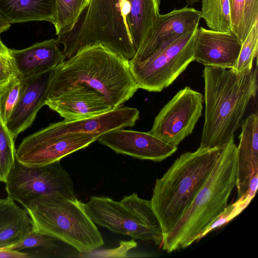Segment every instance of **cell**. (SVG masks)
<instances>
[{"label": "cell", "mask_w": 258, "mask_h": 258, "mask_svg": "<svg viewBox=\"0 0 258 258\" xmlns=\"http://www.w3.org/2000/svg\"><path fill=\"white\" fill-rule=\"evenodd\" d=\"M205 121L200 146L221 148L234 138L257 89V68L237 72L205 66L203 73Z\"/></svg>", "instance_id": "cell-1"}, {"label": "cell", "mask_w": 258, "mask_h": 258, "mask_svg": "<svg viewBox=\"0 0 258 258\" xmlns=\"http://www.w3.org/2000/svg\"><path fill=\"white\" fill-rule=\"evenodd\" d=\"M128 61L101 45L85 47L55 68L47 99L84 85L100 93L112 109L118 107L139 89Z\"/></svg>", "instance_id": "cell-2"}, {"label": "cell", "mask_w": 258, "mask_h": 258, "mask_svg": "<svg viewBox=\"0 0 258 258\" xmlns=\"http://www.w3.org/2000/svg\"><path fill=\"white\" fill-rule=\"evenodd\" d=\"M237 146L234 138L222 149L208 177L192 203L171 230L163 236L162 248L168 253L184 249L223 213L236 186Z\"/></svg>", "instance_id": "cell-3"}, {"label": "cell", "mask_w": 258, "mask_h": 258, "mask_svg": "<svg viewBox=\"0 0 258 258\" xmlns=\"http://www.w3.org/2000/svg\"><path fill=\"white\" fill-rule=\"evenodd\" d=\"M222 147H200L194 152H185L156 180L150 201L163 236L192 203L211 173Z\"/></svg>", "instance_id": "cell-4"}, {"label": "cell", "mask_w": 258, "mask_h": 258, "mask_svg": "<svg viewBox=\"0 0 258 258\" xmlns=\"http://www.w3.org/2000/svg\"><path fill=\"white\" fill-rule=\"evenodd\" d=\"M127 13L123 0H90L69 32L58 36L68 58L81 49L101 45L125 59H132L136 50L128 30Z\"/></svg>", "instance_id": "cell-5"}, {"label": "cell", "mask_w": 258, "mask_h": 258, "mask_svg": "<svg viewBox=\"0 0 258 258\" xmlns=\"http://www.w3.org/2000/svg\"><path fill=\"white\" fill-rule=\"evenodd\" d=\"M32 228L65 242L80 252H90L104 244L102 235L86 213L84 203L71 200L41 197L24 207Z\"/></svg>", "instance_id": "cell-6"}, {"label": "cell", "mask_w": 258, "mask_h": 258, "mask_svg": "<svg viewBox=\"0 0 258 258\" xmlns=\"http://www.w3.org/2000/svg\"><path fill=\"white\" fill-rule=\"evenodd\" d=\"M84 209L95 224L162 246L163 232L151 201L140 198L136 193L119 201L106 197H91L84 204Z\"/></svg>", "instance_id": "cell-7"}, {"label": "cell", "mask_w": 258, "mask_h": 258, "mask_svg": "<svg viewBox=\"0 0 258 258\" xmlns=\"http://www.w3.org/2000/svg\"><path fill=\"white\" fill-rule=\"evenodd\" d=\"M5 183L7 198L20 203L24 207L41 197L77 199L71 177L60 161L30 167L16 159Z\"/></svg>", "instance_id": "cell-8"}, {"label": "cell", "mask_w": 258, "mask_h": 258, "mask_svg": "<svg viewBox=\"0 0 258 258\" xmlns=\"http://www.w3.org/2000/svg\"><path fill=\"white\" fill-rule=\"evenodd\" d=\"M198 28L142 62L128 61L131 74L139 88L149 92H161L177 78L194 61Z\"/></svg>", "instance_id": "cell-9"}, {"label": "cell", "mask_w": 258, "mask_h": 258, "mask_svg": "<svg viewBox=\"0 0 258 258\" xmlns=\"http://www.w3.org/2000/svg\"><path fill=\"white\" fill-rule=\"evenodd\" d=\"M204 96L186 86L179 90L155 117L150 134L177 146L190 135L202 115Z\"/></svg>", "instance_id": "cell-10"}, {"label": "cell", "mask_w": 258, "mask_h": 258, "mask_svg": "<svg viewBox=\"0 0 258 258\" xmlns=\"http://www.w3.org/2000/svg\"><path fill=\"white\" fill-rule=\"evenodd\" d=\"M99 136L98 134H79L53 137L39 130L22 140L16 150V159L30 167L50 164L86 148Z\"/></svg>", "instance_id": "cell-11"}, {"label": "cell", "mask_w": 258, "mask_h": 258, "mask_svg": "<svg viewBox=\"0 0 258 258\" xmlns=\"http://www.w3.org/2000/svg\"><path fill=\"white\" fill-rule=\"evenodd\" d=\"M201 19V11L187 6L174 9L166 14H160L130 61L145 60L183 35L198 28Z\"/></svg>", "instance_id": "cell-12"}, {"label": "cell", "mask_w": 258, "mask_h": 258, "mask_svg": "<svg viewBox=\"0 0 258 258\" xmlns=\"http://www.w3.org/2000/svg\"><path fill=\"white\" fill-rule=\"evenodd\" d=\"M99 142L118 154L134 158L160 162L174 153L177 147L149 132L113 130L99 136Z\"/></svg>", "instance_id": "cell-13"}, {"label": "cell", "mask_w": 258, "mask_h": 258, "mask_svg": "<svg viewBox=\"0 0 258 258\" xmlns=\"http://www.w3.org/2000/svg\"><path fill=\"white\" fill-rule=\"evenodd\" d=\"M237 147V200L253 198L258 185V114L252 113L242 121Z\"/></svg>", "instance_id": "cell-14"}, {"label": "cell", "mask_w": 258, "mask_h": 258, "mask_svg": "<svg viewBox=\"0 0 258 258\" xmlns=\"http://www.w3.org/2000/svg\"><path fill=\"white\" fill-rule=\"evenodd\" d=\"M55 68L23 78L20 97L6 122L14 139L31 125L38 112L46 105Z\"/></svg>", "instance_id": "cell-15"}, {"label": "cell", "mask_w": 258, "mask_h": 258, "mask_svg": "<svg viewBox=\"0 0 258 258\" xmlns=\"http://www.w3.org/2000/svg\"><path fill=\"white\" fill-rule=\"evenodd\" d=\"M136 108L121 105L94 117L67 121L63 120L50 124L41 131L49 136L63 137L79 134L101 135L108 131L135 125L139 118Z\"/></svg>", "instance_id": "cell-16"}, {"label": "cell", "mask_w": 258, "mask_h": 258, "mask_svg": "<svg viewBox=\"0 0 258 258\" xmlns=\"http://www.w3.org/2000/svg\"><path fill=\"white\" fill-rule=\"evenodd\" d=\"M241 45V41L232 31L198 28L194 60L205 66L234 69Z\"/></svg>", "instance_id": "cell-17"}, {"label": "cell", "mask_w": 258, "mask_h": 258, "mask_svg": "<svg viewBox=\"0 0 258 258\" xmlns=\"http://www.w3.org/2000/svg\"><path fill=\"white\" fill-rule=\"evenodd\" d=\"M46 105L67 121L94 117L112 109L100 93L84 85L68 88L47 99Z\"/></svg>", "instance_id": "cell-18"}, {"label": "cell", "mask_w": 258, "mask_h": 258, "mask_svg": "<svg viewBox=\"0 0 258 258\" xmlns=\"http://www.w3.org/2000/svg\"><path fill=\"white\" fill-rule=\"evenodd\" d=\"M9 54L22 78L55 68L66 59L55 39L37 42L23 49H9Z\"/></svg>", "instance_id": "cell-19"}, {"label": "cell", "mask_w": 258, "mask_h": 258, "mask_svg": "<svg viewBox=\"0 0 258 258\" xmlns=\"http://www.w3.org/2000/svg\"><path fill=\"white\" fill-rule=\"evenodd\" d=\"M32 229L27 212L8 198L0 199V249L22 242Z\"/></svg>", "instance_id": "cell-20"}, {"label": "cell", "mask_w": 258, "mask_h": 258, "mask_svg": "<svg viewBox=\"0 0 258 258\" xmlns=\"http://www.w3.org/2000/svg\"><path fill=\"white\" fill-rule=\"evenodd\" d=\"M127 13L126 24L136 51L155 24L159 14V0H123Z\"/></svg>", "instance_id": "cell-21"}, {"label": "cell", "mask_w": 258, "mask_h": 258, "mask_svg": "<svg viewBox=\"0 0 258 258\" xmlns=\"http://www.w3.org/2000/svg\"><path fill=\"white\" fill-rule=\"evenodd\" d=\"M55 0H0V14L11 24L30 21L53 23Z\"/></svg>", "instance_id": "cell-22"}, {"label": "cell", "mask_w": 258, "mask_h": 258, "mask_svg": "<svg viewBox=\"0 0 258 258\" xmlns=\"http://www.w3.org/2000/svg\"><path fill=\"white\" fill-rule=\"evenodd\" d=\"M90 0H55L53 24L58 36L71 31Z\"/></svg>", "instance_id": "cell-23"}, {"label": "cell", "mask_w": 258, "mask_h": 258, "mask_svg": "<svg viewBox=\"0 0 258 258\" xmlns=\"http://www.w3.org/2000/svg\"><path fill=\"white\" fill-rule=\"evenodd\" d=\"M201 14L210 29L232 31L229 0H202Z\"/></svg>", "instance_id": "cell-24"}, {"label": "cell", "mask_w": 258, "mask_h": 258, "mask_svg": "<svg viewBox=\"0 0 258 258\" xmlns=\"http://www.w3.org/2000/svg\"><path fill=\"white\" fill-rule=\"evenodd\" d=\"M56 238L32 229L21 242L8 249L30 254L31 258L50 257V251L57 247Z\"/></svg>", "instance_id": "cell-25"}, {"label": "cell", "mask_w": 258, "mask_h": 258, "mask_svg": "<svg viewBox=\"0 0 258 258\" xmlns=\"http://www.w3.org/2000/svg\"><path fill=\"white\" fill-rule=\"evenodd\" d=\"M14 140L0 114V182L5 183L15 164Z\"/></svg>", "instance_id": "cell-26"}, {"label": "cell", "mask_w": 258, "mask_h": 258, "mask_svg": "<svg viewBox=\"0 0 258 258\" xmlns=\"http://www.w3.org/2000/svg\"><path fill=\"white\" fill-rule=\"evenodd\" d=\"M23 78L18 75L0 88V114L6 123L21 94Z\"/></svg>", "instance_id": "cell-27"}, {"label": "cell", "mask_w": 258, "mask_h": 258, "mask_svg": "<svg viewBox=\"0 0 258 258\" xmlns=\"http://www.w3.org/2000/svg\"><path fill=\"white\" fill-rule=\"evenodd\" d=\"M258 48V20L250 30L242 43L240 51L234 69L241 72L253 68V61L257 55Z\"/></svg>", "instance_id": "cell-28"}, {"label": "cell", "mask_w": 258, "mask_h": 258, "mask_svg": "<svg viewBox=\"0 0 258 258\" xmlns=\"http://www.w3.org/2000/svg\"><path fill=\"white\" fill-rule=\"evenodd\" d=\"M250 203L247 200L244 201L239 199L234 203L228 205L223 213L215 220V221L202 234L201 239L213 230L218 228L229 222L239 215Z\"/></svg>", "instance_id": "cell-29"}, {"label": "cell", "mask_w": 258, "mask_h": 258, "mask_svg": "<svg viewBox=\"0 0 258 258\" xmlns=\"http://www.w3.org/2000/svg\"><path fill=\"white\" fill-rule=\"evenodd\" d=\"M258 20V0H244L242 19V43Z\"/></svg>", "instance_id": "cell-30"}, {"label": "cell", "mask_w": 258, "mask_h": 258, "mask_svg": "<svg viewBox=\"0 0 258 258\" xmlns=\"http://www.w3.org/2000/svg\"><path fill=\"white\" fill-rule=\"evenodd\" d=\"M229 1L231 8L232 31L241 41L244 0Z\"/></svg>", "instance_id": "cell-31"}, {"label": "cell", "mask_w": 258, "mask_h": 258, "mask_svg": "<svg viewBox=\"0 0 258 258\" xmlns=\"http://www.w3.org/2000/svg\"><path fill=\"white\" fill-rule=\"evenodd\" d=\"M18 75L10 56L0 55V88Z\"/></svg>", "instance_id": "cell-32"}, {"label": "cell", "mask_w": 258, "mask_h": 258, "mask_svg": "<svg viewBox=\"0 0 258 258\" xmlns=\"http://www.w3.org/2000/svg\"><path fill=\"white\" fill-rule=\"evenodd\" d=\"M122 245L117 248L110 249L107 252L106 251L105 256L116 257L117 254V257H127L126 254L127 251L137 246V243L134 241V239L129 241H122Z\"/></svg>", "instance_id": "cell-33"}, {"label": "cell", "mask_w": 258, "mask_h": 258, "mask_svg": "<svg viewBox=\"0 0 258 258\" xmlns=\"http://www.w3.org/2000/svg\"><path fill=\"white\" fill-rule=\"evenodd\" d=\"M1 257L31 258L28 253L8 248L0 249V258Z\"/></svg>", "instance_id": "cell-34"}, {"label": "cell", "mask_w": 258, "mask_h": 258, "mask_svg": "<svg viewBox=\"0 0 258 258\" xmlns=\"http://www.w3.org/2000/svg\"><path fill=\"white\" fill-rule=\"evenodd\" d=\"M11 26V24L7 19L0 14V34L7 31Z\"/></svg>", "instance_id": "cell-35"}, {"label": "cell", "mask_w": 258, "mask_h": 258, "mask_svg": "<svg viewBox=\"0 0 258 258\" xmlns=\"http://www.w3.org/2000/svg\"><path fill=\"white\" fill-rule=\"evenodd\" d=\"M0 55L10 56L9 49L3 43L0 37Z\"/></svg>", "instance_id": "cell-36"}, {"label": "cell", "mask_w": 258, "mask_h": 258, "mask_svg": "<svg viewBox=\"0 0 258 258\" xmlns=\"http://www.w3.org/2000/svg\"><path fill=\"white\" fill-rule=\"evenodd\" d=\"M187 4L189 5H193L194 4L197 3L200 0H185Z\"/></svg>", "instance_id": "cell-37"}]
</instances>
